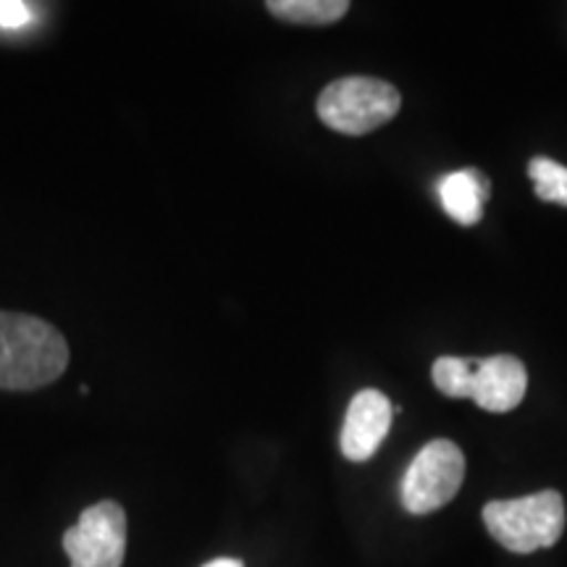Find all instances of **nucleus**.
<instances>
[{
    "instance_id": "nucleus-1",
    "label": "nucleus",
    "mask_w": 567,
    "mask_h": 567,
    "mask_svg": "<svg viewBox=\"0 0 567 567\" xmlns=\"http://www.w3.org/2000/svg\"><path fill=\"white\" fill-rule=\"evenodd\" d=\"M69 365V344L53 323L0 310V389L34 392L59 381Z\"/></svg>"
},
{
    "instance_id": "nucleus-2",
    "label": "nucleus",
    "mask_w": 567,
    "mask_h": 567,
    "mask_svg": "<svg viewBox=\"0 0 567 567\" xmlns=\"http://www.w3.org/2000/svg\"><path fill=\"white\" fill-rule=\"evenodd\" d=\"M484 526L515 555L555 547L565 530V502L557 492H538L520 499H494L484 507Z\"/></svg>"
},
{
    "instance_id": "nucleus-3",
    "label": "nucleus",
    "mask_w": 567,
    "mask_h": 567,
    "mask_svg": "<svg viewBox=\"0 0 567 567\" xmlns=\"http://www.w3.org/2000/svg\"><path fill=\"white\" fill-rule=\"evenodd\" d=\"M316 109L329 130L360 137L392 122L402 109V95L375 76H342L318 95Z\"/></svg>"
},
{
    "instance_id": "nucleus-4",
    "label": "nucleus",
    "mask_w": 567,
    "mask_h": 567,
    "mask_svg": "<svg viewBox=\"0 0 567 567\" xmlns=\"http://www.w3.org/2000/svg\"><path fill=\"white\" fill-rule=\"evenodd\" d=\"M465 481V455L450 439L423 446L402 478V507L410 515H429L450 505Z\"/></svg>"
},
{
    "instance_id": "nucleus-5",
    "label": "nucleus",
    "mask_w": 567,
    "mask_h": 567,
    "mask_svg": "<svg viewBox=\"0 0 567 567\" xmlns=\"http://www.w3.org/2000/svg\"><path fill=\"white\" fill-rule=\"evenodd\" d=\"M71 567H122L126 555V513L105 499L84 509L74 528L63 534Z\"/></svg>"
},
{
    "instance_id": "nucleus-6",
    "label": "nucleus",
    "mask_w": 567,
    "mask_h": 567,
    "mask_svg": "<svg viewBox=\"0 0 567 567\" xmlns=\"http://www.w3.org/2000/svg\"><path fill=\"white\" fill-rule=\"evenodd\" d=\"M392 415V402L379 389H363V392L354 394L350 408H347L342 436H339L342 455L352 463L371 460L384 444Z\"/></svg>"
},
{
    "instance_id": "nucleus-7",
    "label": "nucleus",
    "mask_w": 567,
    "mask_h": 567,
    "mask_svg": "<svg viewBox=\"0 0 567 567\" xmlns=\"http://www.w3.org/2000/svg\"><path fill=\"white\" fill-rule=\"evenodd\" d=\"M528 389V371L513 354H494L481 360L473 375L471 400L488 413H509L523 402Z\"/></svg>"
},
{
    "instance_id": "nucleus-8",
    "label": "nucleus",
    "mask_w": 567,
    "mask_h": 567,
    "mask_svg": "<svg viewBox=\"0 0 567 567\" xmlns=\"http://www.w3.org/2000/svg\"><path fill=\"white\" fill-rule=\"evenodd\" d=\"M439 203L446 216L460 226H473L484 216V203L488 197V179L484 174L465 168V172L446 174L436 184Z\"/></svg>"
},
{
    "instance_id": "nucleus-9",
    "label": "nucleus",
    "mask_w": 567,
    "mask_h": 567,
    "mask_svg": "<svg viewBox=\"0 0 567 567\" xmlns=\"http://www.w3.org/2000/svg\"><path fill=\"white\" fill-rule=\"evenodd\" d=\"M271 17L289 21V24L323 27L334 24L350 11L347 0H271L266 6Z\"/></svg>"
},
{
    "instance_id": "nucleus-10",
    "label": "nucleus",
    "mask_w": 567,
    "mask_h": 567,
    "mask_svg": "<svg viewBox=\"0 0 567 567\" xmlns=\"http://www.w3.org/2000/svg\"><path fill=\"white\" fill-rule=\"evenodd\" d=\"M478 363L476 360H463V358H439L431 375H434V384L442 394L455 396V400H471L473 392V375H476Z\"/></svg>"
},
{
    "instance_id": "nucleus-11",
    "label": "nucleus",
    "mask_w": 567,
    "mask_h": 567,
    "mask_svg": "<svg viewBox=\"0 0 567 567\" xmlns=\"http://www.w3.org/2000/svg\"><path fill=\"white\" fill-rule=\"evenodd\" d=\"M528 176L534 179L536 195L544 203L567 205V166L551 158H534L528 163Z\"/></svg>"
},
{
    "instance_id": "nucleus-12",
    "label": "nucleus",
    "mask_w": 567,
    "mask_h": 567,
    "mask_svg": "<svg viewBox=\"0 0 567 567\" xmlns=\"http://www.w3.org/2000/svg\"><path fill=\"white\" fill-rule=\"evenodd\" d=\"M32 21L30 3L21 0H0V30H21Z\"/></svg>"
},
{
    "instance_id": "nucleus-13",
    "label": "nucleus",
    "mask_w": 567,
    "mask_h": 567,
    "mask_svg": "<svg viewBox=\"0 0 567 567\" xmlns=\"http://www.w3.org/2000/svg\"><path fill=\"white\" fill-rule=\"evenodd\" d=\"M203 567H245V565L239 563V559H231V557H218V559H213V563L203 565Z\"/></svg>"
}]
</instances>
